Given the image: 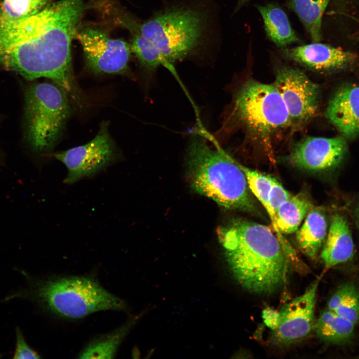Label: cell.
Wrapping results in <instances>:
<instances>
[{"label":"cell","instance_id":"cell-12","mask_svg":"<svg viewBox=\"0 0 359 359\" xmlns=\"http://www.w3.org/2000/svg\"><path fill=\"white\" fill-rule=\"evenodd\" d=\"M347 153V143L343 137H308L295 144L288 159L299 169L328 173L341 167Z\"/></svg>","mask_w":359,"mask_h":359},{"label":"cell","instance_id":"cell-26","mask_svg":"<svg viewBox=\"0 0 359 359\" xmlns=\"http://www.w3.org/2000/svg\"><path fill=\"white\" fill-rule=\"evenodd\" d=\"M262 317L266 325L275 330L278 326L279 321V312L270 308H267L263 311Z\"/></svg>","mask_w":359,"mask_h":359},{"label":"cell","instance_id":"cell-23","mask_svg":"<svg viewBox=\"0 0 359 359\" xmlns=\"http://www.w3.org/2000/svg\"><path fill=\"white\" fill-rule=\"evenodd\" d=\"M133 34L130 45L131 51L144 67L152 70L160 65L165 66L160 51L152 41L143 35L139 29Z\"/></svg>","mask_w":359,"mask_h":359},{"label":"cell","instance_id":"cell-20","mask_svg":"<svg viewBox=\"0 0 359 359\" xmlns=\"http://www.w3.org/2000/svg\"><path fill=\"white\" fill-rule=\"evenodd\" d=\"M134 322L131 320L115 331L89 343L80 353V359H112Z\"/></svg>","mask_w":359,"mask_h":359},{"label":"cell","instance_id":"cell-27","mask_svg":"<svg viewBox=\"0 0 359 359\" xmlns=\"http://www.w3.org/2000/svg\"><path fill=\"white\" fill-rule=\"evenodd\" d=\"M354 215L356 225L359 229V201L357 203L354 208Z\"/></svg>","mask_w":359,"mask_h":359},{"label":"cell","instance_id":"cell-11","mask_svg":"<svg viewBox=\"0 0 359 359\" xmlns=\"http://www.w3.org/2000/svg\"><path fill=\"white\" fill-rule=\"evenodd\" d=\"M320 278L301 296L285 304L279 312L277 327L271 335L272 344L287 346L305 338L314 325L316 297Z\"/></svg>","mask_w":359,"mask_h":359},{"label":"cell","instance_id":"cell-19","mask_svg":"<svg viewBox=\"0 0 359 359\" xmlns=\"http://www.w3.org/2000/svg\"><path fill=\"white\" fill-rule=\"evenodd\" d=\"M258 8L267 35L277 45L284 47L299 41L287 15L281 8L269 4Z\"/></svg>","mask_w":359,"mask_h":359},{"label":"cell","instance_id":"cell-28","mask_svg":"<svg viewBox=\"0 0 359 359\" xmlns=\"http://www.w3.org/2000/svg\"><path fill=\"white\" fill-rule=\"evenodd\" d=\"M248 0H239L238 3V6H239L243 4H244L245 2H246Z\"/></svg>","mask_w":359,"mask_h":359},{"label":"cell","instance_id":"cell-4","mask_svg":"<svg viewBox=\"0 0 359 359\" xmlns=\"http://www.w3.org/2000/svg\"><path fill=\"white\" fill-rule=\"evenodd\" d=\"M29 287L6 298L30 299L59 317L78 319L93 313L126 308L121 299L105 290L95 279L85 276L28 279Z\"/></svg>","mask_w":359,"mask_h":359},{"label":"cell","instance_id":"cell-2","mask_svg":"<svg viewBox=\"0 0 359 359\" xmlns=\"http://www.w3.org/2000/svg\"><path fill=\"white\" fill-rule=\"evenodd\" d=\"M217 234L233 276L243 289L269 295L285 286L287 255L268 226L237 219L220 226Z\"/></svg>","mask_w":359,"mask_h":359},{"label":"cell","instance_id":"cell-3","mask_svg":"<svg viewBox=\"0 0 359 359\" xmlns=\"http://www.w3.org/2000/svg\"><path fill=\"white\" fill-rule=\"evenodd\" d=\"M187 156L188 179L195 191L226 208L255 211L246 176L238 163L221 149L212 148L199 135L192 136Z\"/></svg>","mask_w":359,"mask_h":359},{"label":"cell","instance_id":"cell-14","mask_svg":"<svg viewBox=\"0 0 359 359\" xmlns=\"http://www.w3.org/2000/svg\"><path fill=\"white\" fill-rule=\"evenodd\" d=\"M325 116L343 136L353 139L359 134V86L347 85L339 89L327 106Z\"/></svg>","mask_w":359,"mask_h":359},{"label":"cell","instance_id":"cell-16","mask_svg":"<svg viewBox=\"0 0 359 359\" xmlns=\"http://www.w3.org/2000/svg\"><path fill=\"white\" fill-rule=\"evenodd\" d=\"M328 228L324 210L313 206L296 231V241L301 252L310 258H315L326 240Z\"/></svg>","mask_w":359,"mask_h":359},{"label":"cell","instance_id":"cell-5","mask_svg":"<svg viewBox=\"0 0 359 359\" xmlns=\"http://www.w3.org/2000/svg\"><path fill=\"white\" fill-rule=\"evenodd\" d=\"M204 11L174 7L157 13L140 24L139 31L157 46L166 67L193 52L201 44L207 24Z\"/></svg>","mask_w":359,"mask_h":359},{"label":"cell","instance_id":"cell-1","mask_svg":"<svg viewBox=\"0 0 359 359\" xmlns=\"http://www.w3.org/2000/svg\"><path fill=\"white\" fill-rule=\"evenodd\" d=\"M85 8L83 0H60L16 18L0 8V65L28 80L50 79L71 92V43Z\"/></svg>","mask_w":359,"mask_h":359},{"label":"cell","instance_id":"cell-15","mask_svg":"<svg viewBox=\"0 0 359 359\" xmlns=\"http://www.w3.org/2000/svg\"><path fill=\"white\" fill-rule=\"evenodd\" d=\"M355 254V245L346 217L335 214L331 220L321 257L326 268H332L351 260Z\"/></svg>","mask_w":359,"mask_h":359},{"label":"cell","instance_id":"cell-8","mask_svg":"<svg viewBox=\"0 0 359 359\" xmlns=\"http://www.w3.org/2000/svg\"><path fill=\"white\" fill-rule=\"evenodd\" d=\"M53 156L67 169L64 183L72 184L104 170L116 161L117 153L108 132V124L104 123L96 136L88 143L55 153Z\"/></svg>","mask_w":359,"mask_h":359},{"label":"cell","instance_id":"cell-6","mask_svg":"<svg viewBox=\"0 0 359 359\" xmlns=\"http://www.w3.org/2000/svg\"><path fill=\"white\" fill-rule=\"evenodd\" d=\"M61 89L49 83H35L25 92L24 118L28 141L38 152L56 145L70 114Z\"/></svg>","mask_w":359,"mask_h":359},{"label":"cell","instance_id":"cell-21","mask_svg":"<svg viewBox=\"0 0 359 359\" xmlns=\"http://www.w3.org/2000/svg\"><path fill=\"white\" fill-rule=\"evenodd\" d=\"M328 309L352 322L359 323V290L351 282L342 284L328 302Z\"/></svg>","mask_w":359,"mask_h":359},{"label":"cell","instance_id":"cell-22","mask_svg":"<svg viewBox=\"0 0 359 359\" xmlns=\"http://www.w3.org/2000/svg\"><path fill=\"white\" fill-rule=\"evenodd\" d=\"M329 0H292L293 7L312 40L319 42L323 13Z\"/></svg>","mask_w":359,"mask_h":359},{"label":"cell","instance_id":"cell-24","mask_svg":"<svg viewBox=\"0 0 359 359\" xmlns=\"http://www.w3.org/2000/svg\"><path fill=\"white\" fill-rule=\"evenodd\" d=\"M51 0H3L1 11L9 17L21 18L40 11L51 4Z\"/></svg>","mask_w":359,"mask_h":359},{"label":"cell","instance_id":"cell-18","mask_svg":"<svg viewBox=\"0 0 359 359\" xmlns=\"http://www.w3.org/2000/svg\"><path fill=\"white\" fill-rule=\"evenodd\" d=\"M309 197L303 193H299L284 202L276 214V224L282 234L296 232L313 207Z\"/></svg>","mask_w":359,"mask_h":359},{"label":"cell","instance_id":"cell-7","mask_svg":"<svg viewBox=\"0 0 359 359\" xmlns=\"http://www.w3.org/2000/svg\"><path fill=\"white\" fill-rule=\"evenodd\" d=\"M236 117L251 133L267 138L291 126L286 105L273 84L246 81L234 100Z\"/></svg>","mask_w":359,"mask_h":359},{"label":"cell","instance_id":"cell-25","mask_svg":"<svg viewBox=\"0 0 359 359\" xmlns=\"http://www.w3.org/2000/svg\"><path fill=\"white\" fill-rule=\"evenodd\" d=\"M13 359H39L38 353L32 349L26 342L20 328L16 329V347Z\"/></svg>","mask_w":359,"mask_h":359},{"label":"cell","instance_id":"cell-13","mask_svg":"<svg viewBox=\"0 0 359 359\" xmlns=\"http://www.w3.org/2000/svg\"><path fill=\"white\" fill-rule=\"evenodd\" d=\"M284 52L289 58L317 71L342 69L353 65L357 59L354 53L319 42L287 48Z\"/></svg>","mask_w":359,"mask_h":359},{"label":"cell","instance_id":"cell-17","mask_svg":"<svg viewBox=\"0 0 359 359\" xmlns=\"http://www.w3.org/2000/svg\"><path fill=\"white\" fill-rule=\"evenodd\" d=\"M355 326L352 322L327 309L321 312L313 328L317 336L325 343L343 345L353 338Z\"/></svg>","mask_w":359,"mask_h":359},{"label":"cell","instance_id":"cell-10","mask_svg":"<svg viewBox=\"0 0 359 359\" xmlns=\"http://www.w3.org/2000/svg\"><path fill=\"white\" fill-rule=\"evenodd\" d=\"M88 66L99 73L121 74L128 68L131 49L126 41L111 38L104 31L86 27L76 32Z\"/></svg>","mask_w":359,"mask_h":359},{"label":"cell","instance_id":"cell-9","mask_svg":"<svg viewBox=\"0 0 359 359\" xmlns=\"http://www.w3.org/2000/svg\"><path fill=\"white\" fill-rule=\"evenodd\" d=\"M273 84L286 105L292 125L302 126L314 116L320 88L303 71L290 67L280 68Z\"/></svg>","mask_w":359,"mask_h":359}]
</instances>
